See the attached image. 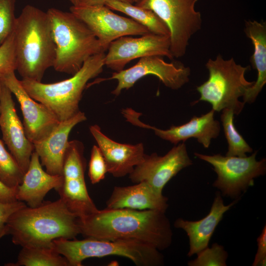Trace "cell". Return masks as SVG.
I'll return each instance as SVG.
<instances>
[{"label":"cell","mask_w":266,"mask_h":266,"mask_svg":"<svg viewBox=\"0 0 266 266\" xmlns=\"http://www.w3.org/2000/svg\"><path fill=\"white\" fill-rule=\"evenodd\" d=\"M78 222L80 234L86 237L133 240L159 251L168 248L172 240L170 221L160 210L105 208L79 218Z\"/></svg>","instance_id":"1"},{"label":"cell","mask_w":266,"mask_h":266,"mask_svg":"<svg viewBox=\"0 0 266 266\" xmlns=\"http://www.w3.org/2000/svg\"><path fill=\"white\" fill-rule=\"evenodd\" d=\"M79 218L61 199L28 205L14 212L5 226L12 242L22 247L52 246L54 239H75L80 234Z\"/></svg>","instance_id":"2"},{"label":"cell","mask_w":266,"mask_h":266,"mask_svg":"<svg viewBox=\"0 0 266 266\" xmlns=\"http://www.w3.org/2000/svg\"><path fill=\"white\" fill-rule=\"evenodd\" d=\"M13 34L16 70L23 79L41 82L55 58L47 12L33 5H26L16 17Z\"/></svg>","instance_id":"3"},{"label":"cell","mask_w":266,"mask_h":266,"mask_svg":"<svg viewBox=\"0 0 266 266\" xmlns=\"http://www.w3.org/2000/svg\"><path fill=\"white\" fill-rule=\"evenodd\" d=\"M46 12L55 45L52 67L57 71L73 75L89 57L105 52L92 31L71 12L51 8Z\"/></svg>","instance_id":"4"},{"label":"cell","mask_w":266,"mask_h":266,"mask_svg":"<svg viewBox=\"0 0 266 266\" xmlns=\"http://www.w3.org/2000/svg\"><path fill=\"white\" fill-rule=\"evenodd\" d=\"M105 53L101 52L87 59L80 69L67 79L43 83L23 79L20 82L29 95L51 110L59 121L67 120L80 110L79 103L88 82L103 70Z\"/></svg>","instance_id":"5"},{"label":"cell","mask_w":266,"mask_h":266,"mask_svg":"<svg viewBox=\"0 0 266 266\" xmlns=\"http://www.w3.org/2000/svg\"><path fill=\"white\" fill-rule=\"evenodd\" d=\"M52 243L56 251L66 259L69 266H81L86 259L109 256L128 258L137 266H159L164 264V256L159 250L133 240L59 238Z\"/></svg>","instance_id":"6"},{"label":"cell","mask_w":266,"mask_h":266,"mask_svg":"<svg viewBox=\"0 0 266 266\" xmlns=\"http://www.w3.org/2000/svg\"><path fill=\"white\" fill-rule=\"evenodd\" d=\"M205 67L208 78L197 87L200 98L195 103L203 101L209 103L215 111L229 108L234 114L240 113L245 103L239 98L255 83L245 78V73L250 66L237 64L233 58L225 60L218 54L214 59H209Z\"/></svg>","instance_id":"7"},{"label":"cell","mask_w":266,"mask_h":266,"mask_svg":"<svg viewBox=\"0 0 266 266\" xmlns=\"http://www.w3.org/2000/svg\"><path fill=\"white\" fill-rule=\"evenodd\" d=\"M198 0H140L139 7L153 11L166 25L170 33V51L173 58L184 56L191 37L202 27L200 12L195 9Z\"/></svg>","instance_id":"8"},{"label":"cell","mask_w":266,"mask_h":266,"mask_svg":"<svg viewBox=\"0 0 266 266\" xmlns=\"http://www.w3.org/2000/svg\"><path fill=\"white\" fill-rule=\"evenodd\" d=\"M257 151L250 156H224L220 154L207 155L199 153L194 155L213 166L217 175L212 186L220 190L223 196L238 198L250 186L254 179L263 175L266 171V160L256 159Z\"/></svg>","instance_id":"9"},{"label":"cell","mask_w":266,"mask_h":266,"mask_svg":"<svg viewBox=\"0 0 266 266\" xmlns=\"http://www.w3.org/2000/svg\"><path fill=\"white\" fill-rule=\"evenodd\" d=\"M82 142L69 141L66 151L62 175L63 182L56 190L68 208L78 218L97 211L98 209L90 198L85 180L86 160Z\"/></svg>","instance_id":"10"},{"label":"cell","mask_w":266,"mask_h":266,"mask_svg":"<svg viewBox=\"0 0 266 266\" xmlns=\"http://www.w3.org/2000/svg\"><path fill=\"white\" fill-rule=\"evenodd\" d=\"M191 69L179 62H166L163 57L150 56L140 58L132 67L112 73L111 77L101 79L100 82L116 79V87L111 93L119 96L122 91L133 87L140 79L152 75L157 77L166 87L178 90L189 81Z\"/></svg>","instance_id":"11"},{"label":"cell","mask_w":266,"mask_h":266,"mask_svg":"<svg viewBox=\"0 0 266 266\" xmlns=\"http://www.w3.org/2000/svg\"><path fill=\"white\" fill-rule=\"evenodd\" d=\"M69 9L92 31L105 51L111 42L120 37L151 33L134 20L114 13L105 5H72Z\"/></svg>","instance_id":"12"},{"label":"cell","mask_w":266,"mask_h":266,"mask_svg":"<svg viewBox=\"0 0 266 266\" xmlns=\"http://www.w3.org/2000/svg\"><path fill=\"white\" fill-rule=\"evenodd\" d=\"M193 164L185 142L178 143L165 155L156 153L145 154L142 162L135 166L129 178L134 183L144 181L162 193L165 185L184 168Z\"/></svg>","instance_id":"13"},{"label":"cell","mask_w":266,"mask_h":266,"mask_svg":"<svg viewBox=\"0 0 266 266\" xmlns=\"http://www.w3.org/2000/svg\"><path fill=\"white\" fill-rule=\"evenodd\" d=\"M104 65L120 71L131 61L144 57L159 56L173 58L170 51V36L149 33L139 37H120L109 45Z\"/></svg>","instance_id":"14"},{"label":"cell","mask_w":266,"mask_h":266,"mask_svg":"<svg viewBox=\"0 0 266 266\" xmlns=\"http://www.w3.org/2000/svg\"><path fill=\"white\" fill-rule=\"evenodd\" d=\"M214 112L212 109L200 116H193L186 123L172 125L168 129L162 130L142 122L139 119L141 113L131 108L121 110L127 122L135 126L152 130L156 135L174 145L181 141L185 142L189 138H195L206 148L209 147L212 139L218 136L220 131V123L214 119Z\"/></svg>","instance_id":"15"},{"label":"cell","mask_w":266,"mask_h":266,"mask_svg":"<svg viewBox=\"0 0 266 266\" xmlns=\"http://www.w3.org/2000/svg\"><path fill=\"white\" fill-rule=\"evenodd\" d=\"M15 71L0 76V80L18 101L23 116L26 136L33 143L46 137L59 124V120L44 104L31 98L18 80Z\"/></svg>","instance_id":"16"},{"label":"cell","mask_w":266,"mask_h":266,"mask_svg":"<svg viewBox=\"0 0 266 266\" xmlns=\"http://www.w3.org/2000/svg\"><path fill=\"white\" fill-rule=\"evenodd\" d=\"M1 83L0 128L2 139L25 173L29 166L34 151L33 145L26 135L23 125L16 111L11 92Z\"/></svg>","instance_id":"17"},{"label":"cell","mask_w":266,"mask_h":266,"mask_svg":"<svg viewBox=\"0 0 266 266\" xmlns=\"http://www.w3.org/2000/svg\"><path fill=\"white\" fill-rule=\"evenodd\" d=\"M89 130L103 156L107 172L114 177L129 174L143 160L145 154L142 143L132 145L116 142L105 135L97 125L91 126Z\"/></svg>","instance_id":"18"},{"label":"cell","mask_w":266,"mask_h":266,"mask_svg":"<svg viewBox=\"0 0 266 266\" xmlns=\"http://www.w3.org/2000/svg\"><path fill=\"white\" fill-rule=\"evenodd\" d=\"M87 120L80 111L72 117L60 121L54 130L44 139L33 143L34 151L39 156L46 171L53 175H62L64 157L69 134L78 124Z\"/></svg>","instance_id":"19"},{"label":"cell","mask_w":266,"mask_h":266,"mask_svg":"<svg viewBox=\"0 0 266 266\" xmlns=\"http://www.w3.org/2000/svg\"><path fill=\"white\" fill-rule=\"evenodd\" d=\"M168 199L146 182L119 187L115 186L106 202L109 209L157 210L166 212Z\"/></svg>","instance_id":"20"},{"label":"cell","mask_w":266,"mask_h":266,"mask_svg":"<svg viewBox=\"0 0 266 266\" xmlns=\"http://www.w3.org/2000/svg\"><path fill=\"white\" fill-rule=\"evenodd\" d=\"M237 198L228 205H225L221 193L217 192L208 214L202 219L191 221L178 218L174 222L175 228L183 230L189 239V251L187 256L191 257L207 248L210 238L224 213L239 200Z\"/></svg>","instance_id":"21"},{"label":"cell","mask_w":266,"mask_h":266,"mask_svg":"<svg viewBox=\"0 0 266 266\" xmlns=\"http://www.w3.org/2000/svg\"><path fill=\"white\" fill-rule=\"evenodd\" d=\"M63 180L62 175L51 174L43 169L39 156L33 151L29 166L22 182L16 188V199L26 202L29 206L36 207L43 202L44 198L50 190H57Z\"/></svg>","instance_id":"22"},{"label":"cell","mask_w":266,"mask_h":266,"mask_svg":"<svg viewBox=\"0 0 266 266\" xmlns=\"http://www.w3.org/2000/svg\"><path fill=\"white\" fill-rule=\"evenodd\" d=\"M244 33L253 45L251 63L257 72V78L243 96V102L252 103L266 83V23L248 20L245 22Z\"/></svg>","instance_id":"23"},{"label":"cell","mask_w":266,"mask_h":266,"mask_svg":"<svg viewBox=\"0 0 266 266\" xmlns=\"http://www.w3.org/2000/svg\"><path fill=\"white\" fill-rule=\"evenodd\" d=\"M105 5L111 10L119 11L129 16L145 27L152 33L170 36L169 31L166 25L150 9L115 0L106 1Z\"/></svg>","instance_id":"24"},{"label":"cell","mask_w":266,"mask_h":266,"mask_svg":"<svg viewBox=\"0 0 266 266\" xmlns=\"http://www.w3.org/2000/svg\"><path fill=\"white\" fill-rule=\"evenodd\" d=\"M6 266H69L66 259L52 246L22 247L15 263Z\"/></svg>","instance_id":"25"},{"label":"cell","mask_w":266,"mask_h":266,"mask_svg":"<svg viewBox=\"0 0 266 266\" xmlns=\"http://www.w3.org/2000/svg\"><path fill=\"white\" fill-rule=\"evenodd\" d=\"M222 111L221 121L228 145L226 156H247L246 153H251L253 149L235 128L233 121V111L229 108L224 109Z\"/></svg>","instance_id":"26"},{"label":"cell","mask_w":266,"mask_h":266,"mask_svg":"<svg viewBox=\"0 0 266 266\" xmlns=\"http://www.w3.org/2000/svg\"><path fill=\"white\" fill-rule=\"evenodd\" d=\"M24 175L17 162L0 139V180L8 187L16 188L22 182Z\"/></svg>","instance_id":"27"},{"label":"cell","mask_w":266,"mask_h":266,"mask_svg":"<svg viewBox=\"0 0 266 266\" xmlns=\"http://www.w3.org/2000/svg\"><path fill=\"white\" fill-rule=\"evenodd\" d=\"M198 257L188 263L189 266H226L228 256L224 247L214 243L211 248L208 247L197 254Z\"/></svg>","instance_id":"28"},{"label":"cell","mask_w":266,"mask_h":266,"mask_svg":"<svg viewBox=\"0 0 266 266\" xmlns=\"http://www.w3.org/2000/svg\"><path fill=\"white\" fill-rule=\"evenodd\" d=\"M15 0H0V46L13 32L16 17Z\"/></svg>","instance_id":"29"},{"label":"cell","mask_w":266,"mask_h":266,"mask_svg":"<svg viewBox=\"0 0 266 266\" xmlns=\"http://www.w3.org/2000/svg\"><path fill=\"white\" fill-rule=\"evenodd\" d=\"M107 172L106 165L98 145H94L89 164L88 176L93 184H97L105 178Z\"/></svg>","instance_id":"30"},{"label":"cell","mask_w":266,"mask_h":266,"mask_svg":"<svg viewBox=\"0 0 266 266\" xmlns=\"http://www.w3.org/2000/svg\"><path fill=\"white\" fill-rule=\"evenodd\" d=\"M15 70V42L13 32L0 46V76Z\"/></svg>","instance_id":"31"},{"label":"cell","mask_w":266,"mask_h":266,"mask_svg":"<svg viewBox=\"0 0 266 266\" xmlns=\"http://www.w3.org/2000/svg\"><path fill=\"white\" fill-rule=\"evenodd\" d=\"M26 205L24 202L19 200L11 202L0 201V230L5 228L8 219L14 212Z\"/></svg>","instance_id":"32"},{"label":"cell","mask_w":266,"mask_h":266,"mask_svg":"<svg viewBox=\"0 0 266 266\" xmlns=\"http://www.w3.org/2000/svg\"><path fill=\"white\" fill-rule=\"evenodd\" d=\"M258 249L253 266H265L266 264V225L257 238Z\"/></svg>","instance_id":"33"},{"label":"cell","mask_w":266,"mask_h":266,"mask_svg":"<svg viewBox=\"0 0 266 266\" xmlns=\"http://www.w3.org/2000/svg\"><path fill=\"white\" fill-rule=\"evenodd\" d=\"M16 189L6 186L0 180V201L11 202L17 200L16 199Z\"/></svg>","instance_id":"34"},{"label":"cell","mask_w":266,"mask_h":266,"mask_svg":"<svg viewBox=\"0 0 266 266\" xmlns=\"http://www.w3.org/2000/svg\"><path fill=\"white\" fill-rule=\"evenodd\" d=\"M110 0H79V3L77 5L82 6H97L104 5L106 1ZM122 2H127L133 4L135 0H115Z\"/></svg>","instance_id":"35"},{"label":"cell","mask_w":266,"mask_h":266,"mask_svg":"<svg viewBox=\"0 0 266 266\" xmlns=\"http://www.w3.org/2000/svg\"><path fill=\"white\" fill-rule=\"evenodd\" d=\"M7 234L6 228H5L1 230H0V238H1L4 235Z\"/></svg>","instance_id":"36"},{"label":"cell","mask_w":266,"mask_h":266,"mask_svg":"<svg viewBox=\"0 0 266 266\" xmlns=\"http://www.w3.org/2000/svg\"><path fill=\"white\" fill-rule=\"evenodd\" d=\"M72 5H77L79 3V0H68Z\"/></svg>","instance_id":"37"},{"label":"cell","mask_w":266,"mask_h":266,"mask_svg":"<svg viewBox=\"0 0 266 266\" xmlns=\"http://www.w3.org/2000/svg\"><path fill=\"white\" fill-rule=\"evenodd\" d=\"M1 87H2V83L1 81L0 80V94H1Z\"/></svg>","instance_id":"38"},{"label":"cell","mask_w":266,"mask_h":266,"mask_svg":"<svg viewBox=\"0 0 266 266\" xmlns=\"http://www.w3.org/2000/svg\"><path fill=\"white\" fill-rule=\"evenodd\" d=\"M140 0H135V2L136 3L138 2V1H139Z\"/></svg>","instance_id":"39"}]
</instances>
